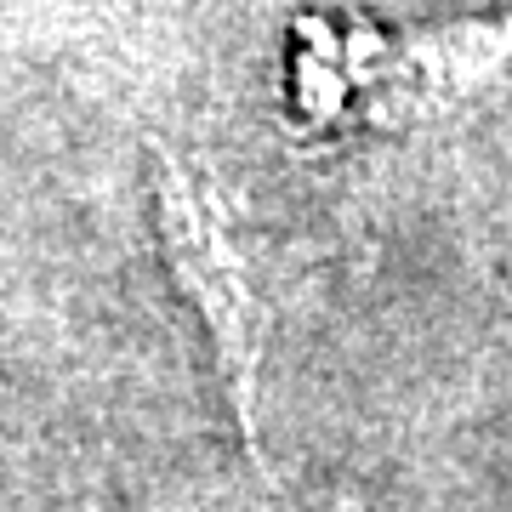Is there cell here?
Segmentation results:
<instances>
[{
  "label": "cell",
  "instance_id": "6da1fadb",
  "mask_svg": "<svg viewBox=\"0 0 512 512\" xmlns=\"http://www.w3.org/2000/svg\"><path fill=\"white\" fill-rule=\"evenodd\" d=\"M512 80V6L399 23L359 6H308L285 23V103L325 143L439 131Z\"/></svg>",
  "mask_w": 512,
  "mask_h": 512
},
{
  "label": "cell",
  "instance_id": "7a4b0ae2",
  "mask_svg": "<svg viewBox=\"0 0 512 512\" xmlns=\"http://www.w3.org/2000/svg\"><path fill=\"white\" fill-rule=\"evenodd\" d=\"M148 194H154L160 251L211 336L245 461L262 484H274V456L262 444V365H268V330H274L268 256L234 194L211 183L194 160H183L165 137H148Z\"/></svg>",
  "mask_w": 512,
  "mask_h": 512
}]
</instances>
